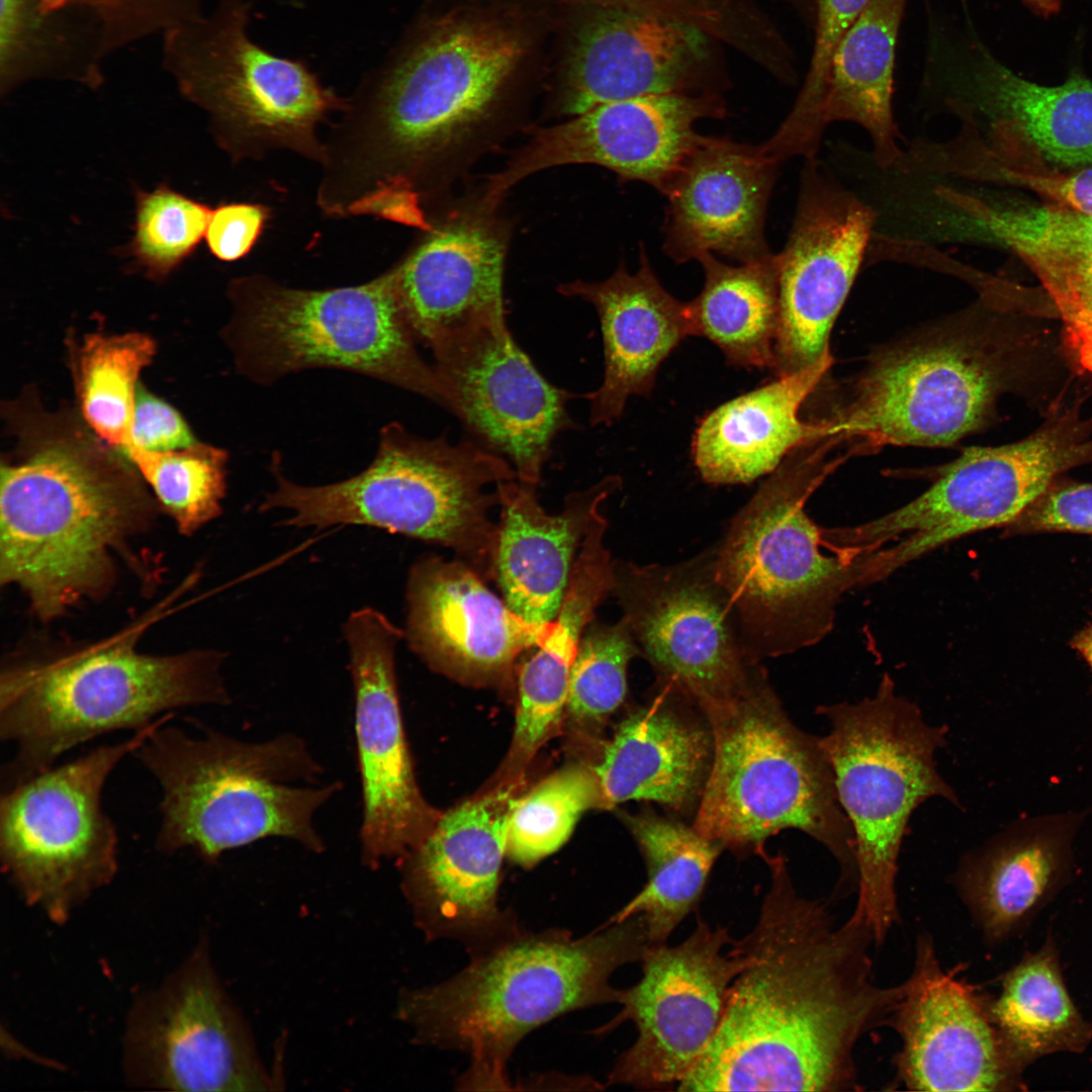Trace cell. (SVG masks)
I'll use <instances>...</instances> for the list:
<instances>
[{
	"mask_svg": "<svg viewBox=\"0 0 1092 1092\" xmlns=\"http://www.w3.org/2000/svg\"><path fill=\"white\" fill-rule=\"evenodd\" d=\"M770 884L753 928L735 940L745 964L719 1028L678 1091L858 1090L854 1055L890 1026L906 990L876 983L864 916L837 923L799 895L782 854L760 856Z\"/></svg>",
	"mask_w": 1092,
	"mask_h": 1092,
	"instance_id": "obj_1",
	"label": "cell"
},
{
	"mask_svg": "<svg viewBox=\"0 0 1092 1092\" xmlns=\"http://www.w3.org/2000/svg\"><path fill=\"white\" fill-rule=\"evenodd\" d=\"M525 52L522 35L493 18L460 13L427 26L347 99L324 141L320 209L424 230L431 182L484 132Z\"/></svg>",
	"mask_w": 1092,
	"mask_h": 1092,
	"instance_id": "obj_2",
	"label": "cell"
},
{
	"mask_svg": "<svg viewBox=\"0 0 1092 1092\" xmlns=\"http://www.w3.org/2000/svg\"><path fill=\"white\" fill-rule=\"evenodd\" d=\"M2 413L14 444L0 468V581L52 620L105 588L156 499L77 408L47 411L28 389Z\"/></svg>",
	"mask_w": 1092,
	"mask_h": 1092,
	"instance_id": "obj_3",
	"label": "cell"
},
{
	"mask_svg": "<svg viewBox=\"0 0 1092 1092\" xmlns=\"http://www.w3.org/2000/svg\"><path fill=\"white\" fill-rule=\"evenodd\" d=\"M649 944L640 915L580 937L524 929L451 978L404 990L396 1015L420 1044L469 1056L460 1089L509 1090L507 1066L520 1041L567 1012L619 1003L613 974L639 963Z\"/></svg>",
	"mask_w": 1092,
	"mask_h": 1092,
	"instance_id": "obj_4",
	"label": "cell"
},
{
	"mask_svg": "<svg viewBox=\"0 0 1092 1092\" xmlns=\"http://www.w3.org/2000/svg\"><path fill=\"white\" fill-rule=\"evenodd\" d=\"M142 631L136 625L86 647L2 668L0 738L14 751L1 768V791L96 737L135 732L177 709L231 703L221 654L143 653L136 647Z\"/></svg>",
	"mask_w": 1092,
	"mask_h": 1092,
	"instance_id": "obj_5",
	"label": "cell"
},
{
	"mask_svg": "<svg viewBox=\"0 0 1092 1092\" xmlns=\"http://www.w3.org/2000/svg\"><path fill=\"white\" fill-rule=\"evenodd\" d=\"M170 721L132 752L161 789L159 850L213 862L269 837L325 850L314 817L341 784L312 785L323 767L301 737L251 742L197 721L202 734L192 736Z\"/></svg>",
	"mask_w": 1092,
	"mask_h": 1092,
	"instance_id": "obj_6",
	"label": "cell"
},
{
	"mask_svg": "<svg viewBox=\"0 0 1092 1092\" xmlns=\"http://www.w3.org/2000/svg\"><path fill=\"white\" fill-rule=\"evenodd\" d=\"M837 445L826 437L792 452L711 550L715 578L752 664L827 637L838 604L853 588L849 561L825 552L823 528L806 512L813 492L850 456L830 457Z\"/></svg>",
	"mask_w": 1092,
	"mask_h": 1092,
	"instance_id": "obj_7",
	"label": "cell"
},
{
	"mask_svg": "<svg viewBox=\"0 0 1092 1092\" xmlns=\"http://www.w3.org/2000/svg\"><path fill=\"white\" fill-rule=\"evenodd\" d=\"M713 734L710 772L693 826L738 856L797 829L840 868L838 886L857 887L854 837L819 737L799 729L764 669L737 697L701 708Z\"/></svg>",
	"mask_w": 1092,
	"mask_h": 1092,
	"instance_id": "obj_8",
	"label": "cell"
},
{
	"mask_svg": "<svg viewBox=\"0 0 1092 1092\" xmlns=\"http://www.w3.org/2000/svg\"><path fill=\"white\" fill-rule=\"evenodd\" d=\"M270 468L276 488L259 509L290 511L286 526L381 528L450 547L489 577L497 533L489 512L499 497L496 487L485 488L518 478L506 458L482 445L419 437L396 422L380 430L370 465L348 479L297 484L282 474L277 452Z\"/></svg>",
	"mask_w": 1092,
	"mask_h": 1092,
	"instance_id": "obj_9",
	"label": "cell"
},
{
	"mask_svg": "<svg viewBox=\"0 0 1092 1092\" xmlns=\"http://www.w3.org/2000/svg\"><path fill=\"white\" fill-rule=\"evenodd\" d=\"M232 316L221 330L237 371L270 385L312 368L369 376L449 410L434 365L419 354L390 271L359 285L286 286L253 273L230 281Z\"/></svg>",
	"mask_w": 1092,
	"mask_h": 1092,
	"instance_id": "obj_10",
	"label": "cell"
},
{
	"mask_svg": "<svg viewBox=\"0 0 1092 1092\" xmlns=\"http://www.w3.org/2000/svg\"><path fill=\"white\" fill-rule=\"evenodd\" d=\"M816 712L830 724L819 741L854 837V909L864 916L879 946L898 920V858L912 813L934 797L959 806L934 759L948 728L928 724L915 703L897 694L889 673L874 696L820 706Z\"/></svg>",
	"mask_w": 1092,
	"mask_h": 1092,
	"instance_id": "obj_11",
	"label": "cell"
},
{
	"mask_svg": "<svg viewBox=\"0 0 1092 1092\" xmlns=\"http://www.w3.org/2000/svg\"><path fill=\"white\" fill-rule=\"evenodd\" d=\"M249 5L217 0L167 30L162 65L185 99L208 116L217 146L234 162L288 151L316 162L318 127L346 99L326 88L301 62L271 54L248 34Z\"/></svg>",
	"mask_w": 1092,
	"mask_h": 1092,
	"instance_id": "obj_12",
	"label": "cell"
},
{
	"mask_svg": "<svg viewBox=\"0 0 1092 1092\" xmlns=\"http://www.w3.org/2000/svg\"><path fill=\"white\" fill-rule=\"evenodd\" d=\"M998 382L971 314L961 311L876 350L820 420L862 453L949 446L982 426Z\"/></svg>",
	"mask_w": 1092,
	"mask_h": 1092,
	"instance_id": "obj_13",
	"label": "cell"
},
{
	"mask_svg": "<svg viewBox=\"0 0 1092 1092\" xmlns=\"http://www.w3.org/2000/svg\"><path fill=\"white\" fill-rule=\"evenodd\" d=\"M174 713L113 744L54 765L0 798V860L20 897L64 923L118 869V836L101 797L120 760Z\"/></svg>",
	"mask_w": 1092,
	"mask_h": 1092,
	"instance_id": "obj_14",
	"label": "cell"
},
{
	"mask_svg": "<svg viewBox=\"0 0 1092 1092\" xmlns=\"http://www.w3.org/2000/svg\"><path fill=\"white\" fill-rule=\"evenodd\" d=\"M1092 460V440L1056 426L1007 445L971 447L942 466L934 482L904 506L843 527L842 540L873 551L877 580L937 548L1016 520L1060 473Z\"/></svg>",
	"mask_w": 1092,
	"mask_h": 1092,
	"instance_id": "obj_15",
	"label": "cell"
},
{
	"mask_svg": "<svg viewBox=\"0 0 1092 1092\" xmlns=\"http://www.w3.org/2000/svg\"><path fill=\"white\" fill-rule=\"evenodd\" d=\"M639 963L640 980L621 989V1011L598 1029L604 1033L630 1020L637 1030L608 1084L676 1090L715 1036L745 957L727 927L699 917L685 940L649 944Z\"/></svg>",
	"mask_w": 1092,
	"mask_h": 1092,
	"instance_id": "obj_16",
	"label": "cell"
},
{
	"mask_svg": "<svg viewBox=\"0 0 1092 1092\" xmlns=\"http://www.w3.org/2000/svg\"><path fill=\"white\" fill-rule=\"evenodd\" d=\"M612 595L656 681L700 708L737 697L762 668L744 652L711 550L670 565L614 560Z\"/></svg>",
	"mask_w": 1092,
	"mask_h": 1092,
	"instance_id": "obj_17",
	"label": "cell"
},
{
	"mask_svg": "<svg viewBox=\"0 0 1092 1092\" xmlns=\"http://www.w3.org/2000/svg\"><path fill=\"white\" fill-rule=\"evenodd\" d=\"M124 1070L131 1084L160 1090L266 1091L276 1084L202 941L161 986L135 1001Z\"/></svg>",
	"mask_w": 1092,
	"mask_h": 1092,
	"instance_id": "obj_18",
	"label": "cell"
},
{
	"mask_svg": "<svg viewBox=\"0 0 1092 1092\" xmlns=\"http://www.w3.org/2000/svg\"><path fill=\"white\" fill-rule=\"evenodd\" d=\"M876 211L816 159L802 171L796 214L776 254L779 322L771 371L805 370L830 356L828 342L866 258Z\"/></svg>",
	"mask_w": 1092,
	"mask_h": 1092,
	"instance_id": "obj_19",
	"label": "cell"
},
{
	"mask_svg": "<svg viewBox=\"0 0 1092 1092\" xmlns=\"http://www.w3.org/2000/svg\"><path fill=\"white\" fill-rule=\"evenodd\" d=\"M344 634L355 700L361 858L374 869L416 847L438 815L419 789L403 728L394 660L402 632L379 611L363 608L349 616Z\"/></svg>",
	"mask_w": 1092,
	"mask_h": 1092,
	"instance_id": "obj_20",
	"label": "cell"
},
{
	"mask_svg": "<svg viewBox=\"0 0 1092 1092\" xmlns=\"http://www.w3.org/2000/svg\"><path fill=\"white\" fill-rule=\"evenodd\" d=\"M519 786H500L438 817L401 857L404 894L429 940H456L472 958L525 929L512 909L497 904Z\"/></svg>",
	"mask_w": 1092,
	"mask_h": 1092,
	"instance_id": "obj_21",
	"label": "cell"
},
{
	"mask_svg": "<svg viewBox=\"0 0 1092 1092\" xmlns=\"http://www.w3.org/2000/svg\"><path fill=\"white\" fill-rule=\"evenodd\" d=\"M449 411L489 451L510 460L518 480L537 486L573 397L549 383L515 343L505 316L466 326L430 347Z\"/></svg>",
	"mask_w": 1092,
	"mask_h": 1092,
	"instance_id": "obj_22",
	"label": "cell"
},
{
	"mask_svg": "<svg viewBox=\"0 0 1092 1092\" xmlns=\"http://www.w3.org/2000/svg\"><path fill=\"white\" fill-rule=\"evenodd\" d=\"M726 114L719 93L653 94L601 104L537 130L504 170L489 178L482 197L497 206L524 178L568 164L598 165L623 181L643 182L663 194L701 138L696 122Z\"/></svg>",
	"mask_w": 1092,
	"mask_h": 1092,
	"instance_id": "obj_23",
	"label": "cell"
},
{
	"mask_svg": "<svg viewBox=\"0 0 1092 1092\" xmlns=\"http://www.w3.org/2000/svg\"><path fill=\"white\" fill-rule=\"evenodd\" d=\"M914 967L890 1027L901 1038L896 1083L912 1091L974 1092L1020 1088L989 1011V1000L944 970L928 936L918 938Z\"/></svg>",
	"mask_w": 1092,
	"mask_h": 1092,
	"instance_id": "obj_24",
	"label": "cell"
},
{
	"mask_svg": "<svg viewBox=\"0 0 1092 1092\" xmlns=\"http://www.w3.org/2000/svg\"><path fill=\"white\" fill-rule=\"evenodd\" d=\"M568 55L563 113L653 94L719 93L725 81L709 34L662 15L592 7Z\"/></svg>",
	"mask_w": 1092,
	"mask_h": 1092,
	"instance_id": "obj_25",
	"label": "cell"
},
{
	"mask_svg": "<svg viewBox=\"0 0 1092 1092\" xmlns=\"http://www.w3.org/2000/svg\"><path fill=\"white\" fill-rule=\"evenodd\" d=\"M404 636L430 666L460 678H499L525 650L542 646L554 620L532 624L516 614L467 562L438 556L411 569Z\"/></svg>",
	"mask_w": 1092,
	"mask_h": 1092,
	"instance_id": "obj_26",
	"label": "cell"
},
{
	"mask_svg": "<svg viewBox=\"0 0 1092 1092\" xmlns=\"http://www.w3.org/2000/svg\"><path fill=\"white\" fill-rule=\"evenodd\" d=\"M778 165L760 145L701 135L662 194L665 255L677 264L713 253L740 264L771 255L764 220Z\"/></svg>",
	"mask_w": 1092,
	"mask_h": 1092,
	"instance_id": "obj_27",
	"label": "cell"
},
{
	"mask_svg": "<svg viewBox=\"0 0 1092 1092\" xmlns=\"http://www.w3.org/2000/svg\"><path fill=\"white\" fill-rule=\"evenodd\" d=\"M481 200L431 222L427 236L389 269L416 341L431 347L471 324L503 317L507 235Z\"/></svg>",
	"mask_w": 1092,
	"mask_h": 1092,
	"instance_id": "obj_28",
	"label": "cell"
},
{
	"mask_svg": "<svg viewBox=\"0 0 1092 1092\" xmlns=\"http://www.w3.org/2000/svg\"><path fill=\"white\" fill-rule=\"evenodd\" d=\"M712 758L705 713L677 689L656 681L652 696L619 723L594 770L606 810L645 801L689 814L698 808Z\"/></svg>",
	"mask_w": 1092,
	"mask_h": 1092,
	"instance_id": "obj_29",
	"label": "cell"
},
{
	"mask_svg": "<svg viewBox=\"0 0 1092 1092\" xmlns=\"http://www.w3.org/2000/svg\"><path fill=\"white\" fill-rule=\"evenodd\" d=\"M639 259L634 274L622 262L604 281L577 280L558 287L565 296L592 303L600 318L604 379L585 396L594 426L617 421L630 396H648L662 362L681 341L695 336L689 302L661 285L642 244Z\"/></svg>",
	"mask_w": 1092,
	"mask_h": 1092,
	"instance_id": "obj_30",
	"label": "cell"
},
{
	"mask_svg": "<svg viewBox=\"0 0 1092 1092\" xmlns=\"http://www.w3.org/2000/svg\"><path fill=\"white\" fill-rule=\"evenodd\" d=\"M621 485L619 476H607L585 490L568 494L557 515H548L539 505L535 485L519 480L496 485L500 519L491 578L516 614L532 624L555 619L587 525Z\"/></svg>",
	"mask_w": 1092,
	"mask_h": 1092,
	"instance_id": "obj_31",
	"label": "cell"
},
{
	"mask_svg": "<svg viewBox=\"0 0 1092 1092\" xmlns=\"http://www.w3.org/2000/svg\"><path fill=\"white\" fill-rule=\"evenodd\" d=\"M832 362L827 356L707 414L692 442L693 460L703 480L714 485L750 483L774 472L798 448L829 437V425L802 419L801 407Z\"/></svg>",
	"mask_w": 1092,
	"mask_h": 1092,
	"instance_id": "obj_32",
	"label": "cell"
},
{
	"mask_svg": "<svg viewBox=\"0 0 1092 1092\" xmlns=\"http://www.w3.org/2000/svg\"><path fill=\"white\" fill-rule=\"evenodd\" d=\"M1079 821L1076 814L1030 818L964 858L958 889L988 941L1017 932L1059 890Z\"/></svg>",
	"mask_w": 1092,
	"mask_h": 1092,
	"instance_id": "obj_33",
	"label": "cell"
},
{
	"mask_svg": "<svg viewBox=\"0 0 1092 1092\" xmlns=\"http://www.w3.org/2000/svg\"><path fill=\"white\" fill-rule=\"evenodd\" d=\"M907 0H870L830 62L810 140L817 153L826 127L853 122L869 134L876 163L894 167L903 154L893 113L895 52Z\"/></svg>",
	"mask_w": 1092,
	"mask_h": 1092,
	"instance_id": "obj_34",
	"label": "cell"
},
{
	"mask_svg": "<svg viewBox=\"0 0 1092 1092\" xmlns=\"http://www.w3.org/2000/svg\"><path fill=\"white\" fill-rule=\"evenodd\" d=\"M956 96V112H980L1008 127L1046 158L1070 166L1092 165V82L1072 75L1059 86L1026 81L980 50Z\"/></svg>",
	"mask_w": 1092,
	"mask_h": 1092,
	"instance_id": "obj_35",
	"label": "cell"
},
{
	"mask_svg": "<svg viewBox=\"0 0 1092 1092\" xmlns=\"http://www.w3.org/2000/svg\"><path fill=\"white\" fill-rule=\"evenodd\" d=\"M919 210L924 231L952 243L1005 247L1020 258L1059 255L1092 258V214L1061 204L1006 205L946 185Z\"/></svg>",
	"mask_w": 1092,
	"mask_h": 1092,
	"instance_id": "obj_36",
	"label": "cell"
},
{
	"mask_svg": "<svg viewBox=\"0 0 1092 1092\" xmlns=\"http://www.w3.org/2000/svg\"><path fill=\"white\" fill-rule=\"evenodd\" d=\"M108 57L99 24L76 8L41 0H0V92L29 81H69L96 89Z\"/></svg>",
	"mask_w": 1092,
	"mask_h": 1092,
	"instance_id": "obj_37",
	"label": "cell"
},
{
	"mask_svg": "<svg viewBox=\"0 0 1092 1092\" xmlns=\"http://www.w3.org/2000/svg\"><path fill=\"white\" fill-rule=\"evenodd\" d=\"M647 870V881L610 920L642 916L650 944L664 943L698 908L724 849L695 827L652 810L621 814Z\"/></svg>",
	"mask_w": 1092,
	"mask_h": 1092,
	"instance_id": "obj_38",
	"label": "cell"
},
{
	"mask_svg": "<svg viewBox=\"0 0 1092 1092\" xmlns=\"http://www.w3.org/2000/svg\"><path fill=\"white\" fill-rule=\"evenodd\" d=\"M698 261L705 279L689 301L695 336L715 344L729 365L771 370L779 322L776 254L739 266L714 254Z\"/></svg>",
	"mask_w": 1092,
	"mask_h": 1092,
	"instance_id": "obj_39",
	"label": "cell"
},
{
	"mask_svg": "<svg viewBox=\"0 0 1092 1092\" xmlns=\"http://www.w3.org/2000/svg\"><path fill=\"white\" fill-rule=\"evenodd\" d=\"M989 1011L1020 1074L1046 1055L1083 1052L1092 1039V1025L1069 995L1051 939L1005 975L1000 995L989 1000Z\"/></svg>",
	"mask_w": 1092,
	"mask_h": 1092,
	"instance_id": "obj_40",
	"label": "cell"
},
{
	"mask_svg": "<svg viewBox=\"0 0 1092 1092\" xmlns=\"http://www.w3.org/2000/svg\"><path fill=\"white\" fill-rule=\"evenodd\" d=\"M608 522L598 509L579 547L554 628L519 672V698L541 714L562 711L578 645L597 608L612 595L614 560L604 543Z\"/></svg>",
	"mask_w": 1092,
	"mask_h": 1092,
	"instance_id": "obj_41",
	"label": "cell"
},
{
	"mask_svg": "<svg viewBox=\"0 0 1092 1092\" xmlns=\"http://www.w3.org/2000/svg\"><path fill=\"white\" fill-rule=\"evenodd\" d=\"M68 347L78 412L111 447L128 448L139 376L156 355L155 340L140 332H95Z\"/></svg>",
	"mask_w": 1092,
	"mask_h": 1092,
	"instance_id": "obj_42",
	"label": "cell"
},
{
	"mask_svg": "<svg viewBox=\"0 0 1092 1092\" xmlns=\"http://www.w3.org/2000/svg\"><path fill=\"white\" fill-rule=\"evenodd\" d=\"M605 809L593 767L572 764L519 796L511 812L507 857L529 868L560 848L588 810Z\"/></svg>",
	"mask_w": 1092,
	"mask_h": 1092,
	"instance_id": "obj_43",
	"label": "cell"
},
{
	"mask_svg": "<svg viewBox=\"0 0 1092 1092\" xmlns=\"http://www.w3.org/2000/svg\"><path fill=\"white\" fill-rule=\"evenodd\" d=\"M119 453L134 465L181 533L192 534L219 516L226 492V450L197 441L168 452L129 447Z\"/></svg>",
	"mask_w": 1092,
	"mask_h": 1092,
	"instance_id": "obj_44",
	"label": "cell"
},
{
	"mask_svg": "<svg viewBox=\"0 0 1092 1092\" xmlns=\"http://www.w3.org/2000/svg\"><path fill=\"white\" fill-rule=\"evenodd\" d=\"M134 196L133 234L118 252L131 268L161 283L196 252L212 207L164 183L152 191L135 189Z\"/></svg>",
	"mask_w": 1092,
	"mask_h": 1092,
	"instance_id": "obj_45",
	"label": "cell"
},
{
	"mask_svg": "<svg viewBox=\"0 0 1092 1092\" xmlns=\"http://www.w3.org/2000/svg\"><path fill=\"white\" fill-rule=\"evenodd\" d=\"M641 656L627 623H593L584 631L574 658L566 711L578 724L598 727L624 703L629 662Z\"/></svg>",
	"mask_w": 1092,
	"mask_h": 1092,
	"instance_id": "obj_46",
	"label": "cell"
},
{
	"mask_svg": "<svg viewBox=\"0 0 1092 1092\" xmlns=\"http://www.w3.org/2000/svg\"><path fill=\"white\" fill-rule=\"evenodd\" d=\"M949 174L1022 187L1050 202L1092 214V169L1065 173L1038 165L1004 132H991L988 140L961 152L951 162Z\"/></svg>",
	"mask_w": 1092,
	"mask_h": 1092,
	"instance_id": "obj_47",
	"label": "cell"
},
{
	"mask_svg": "<svg viewBox=\"0 0 1092 1092\" xmlns=\"http://www.w3.org/2000/svg\"><path fill=\"white\" fill-rule=\"evenodd\" d=\"M870 0H818L815 39L804 84L792 110L766 141L770 152L783 160L814 154L811 124L825 86L830 62L844 34Z\"/></svg>",
	"mask_w": 1092,
	"mask_h": 1092,
	"instance_id": "obj_48",
	"label": "cell"
},
{
	"mask_svg": "<svg viewBox=\"0 0 1092 1092\" xmlns=\"http://www.w3.org/2000/svg\"><path fill=\"white\" fill-rule=\"evenodd\" d=\"M48 10L76 8L99 24L109 55L188 21L203 10L201 0H41Z\"/></svg>",
	"mask_w": 1092,
	"mask_h": 1092,
	"instance_id": "obj_49",
	"label": "cell"
},
{
	"mask_svg": "<svg viewBox=\"0 0 1092 1092\" xmlns=\"http://www.w3.org/2000/svg\"><path fill=\"white\" fill-rule=\"evenodd\" d=\"M1021 259L1049 293L1075 341L1092 347V258L1027 255Z\"/></svg>",
	"mask_w": 1092,
	"mask_h": 1092,
	"instance_id": "obj_50",
	"label": "cell"
},
{
	"mask_svg": "<svg viewBox=\"0 0 1092 1092\" xmlns=\"http://www.w3.org/2000/svg\"><path fill=\"white\" fill-rule=\"evenodd\" d=\"M590 7L646 11L693 25L716 40L735 42L748 19L746 0H579Z\"/></svg>",
	"mask_w": 1092,
	"mask_h": 1092,
	"instance_id": "obj_51",
	"label": "cell"
},
{
	"mask_svg": "<svg viewBox=\"0 0 1092 1092\" xmlns=\"http://www.w3.org/2000/svg\"><path fill=\"white\" fill-rule=\"evenodd\" d=\"M1005 529L1008 535L1040 532L1092 534V483L1051 484Z\"/></svg>",
	"mask_w": 1092,
	"mask_h": 1092,
	"instance_id": "obj_52",
	"label": "cell"
},
{
	"mask_svg": "<svg viewBox=\"0 0 1092 1092\" xmlns=\"http://www.w3.org/2000/svg\"><path fill=\"white\" fill-rule=\"evenodd\" d=\"M269 210L259 203L225 202L212 208L205 244L217 260L234 262L247 256L259 240Z\"/></svg>",
	"mask_w": 1092,
	"mask_h": 1092,
	"instance_id": "obj_53",
	"label": "cell"
},
{
	"mask_svg": "<svg viewBox=\"0 0 1092 1092\" xmlns=\"http://www.w3.org/2000/svg\"><path fill=\"white\" fill-rule=\"evenodd\" d=\"M130 439L129 447L148 452L173 451L197 442L181 414L142 383L136 389Z\"/></svg>",
	"mask_w": 1092,
	"mask_h": 1092,
	"instance_id": "obj_54",
	"label": "cell"
},
{
	"mask_svg": "<svg viewBox=\"0 0 1092 1092\" xmlns=\"http://www.w3.org/2000/svg\"><path fill=\"white\" fill-rule=\"evenodd\" d=\"M1071 644L1083 657L1092 671V622L1087 624L1073 637Z\"/></svg>",
	"mask_w": 1092,
	"mask_h": 1092,
	"instance_id": "obj_55",
	"label": "cell"
},
{
	"mask_svg": "<svg viewBox=\"0 0 1092 1092\" xmlns=\"http://www.w3.org/2000/svg\"><path fill=\"white\" fill-rule=\"evenodd\" d=\"M1032 8L1043 15H1050L1059 10L1060 0H1025Z\"/></svg>",
	"mask_w": 1092,
	"mask_h": 1092,
	"instance_id": "obj_56",
	"label": "cell"
}]
</instances>
